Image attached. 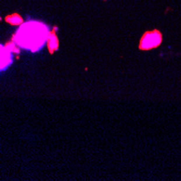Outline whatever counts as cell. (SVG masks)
Returning <instances> with one entry per match:
<instances>
[{"mask_svg":"<svg viewBox=\"0 0 181 181\" xmlns=\"http://www.w3.org/2000/svg\"><path fill=\"white\" fill-rule=\"evenodd\" d=\"M49 37V28L40 22H27L20 27L14 36V43L31 51H38Z\"/></svg>","mask_w":181,"mask_h":181,"instance_id":"obj_1","label":"cell"},{"mask_svg":"<svg viewBox=\"0 0 181 181\" xmlns=\"http://www.w3.org/2000/svg\"><path fill=\"white\" fill-rule=\"evenodd\" d=\"M162 43V34L158 31H147L142 36L139 48L141 50H150L155 47H158Z\"/></svg>","mask_w":181,"mask_h":181,"instance_id":"obj_2","label":"cell"},{"mask_svg":"<svg viewBox=\"0 0 181 181\" xmlns=\"http://www.w3.org/2000/svg\"><path fill=\"white\" fill-rule=\"evenodd\" d=\"M12 62L11 51L7 47L0 45V71H3L8 67Z\"/></svg>","mask_w":181,"mask_h":181,"instance_id":"obj_3","label":"cell"},{"mask_svg":"<svg viewBox=\"0 0 181 181\" xmlns=\"http://www.w3.org/2000/svg\"><path fill=\"white\" fill-rule=\"evenodd\" d=\"M57 47H58V40H57V37H55L54 35H52V36H50V39H49V48H50V51L55 50Z\"/></svg>","mask_w":181,"mask_h":181,"instance_id":"obj_4","label":"cell"},{"mask_svg":"<svg viewBox=\"0 0 181 181\" xmlns=\"http://www.w3.org/2000/svg\"><path fill=\"white\" fill-rule=\"evenodd\" d=\"M7 21H9L11 24H20L22 23V19L17 14H15V15H12V16H8L7 17Z\"/></svg>","mask_w":181,"mask_h":181,"instance_id":"obj_5","label":"cell"}]
</instances>
